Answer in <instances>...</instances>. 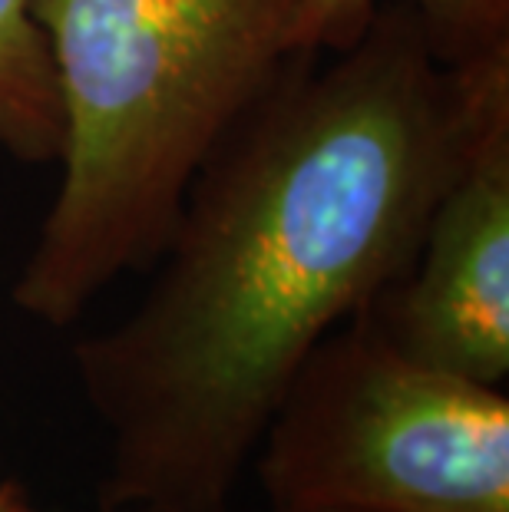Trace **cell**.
Instances as JSON below:
<instances>
[{
	"label": "cell",
	"instance_id": "cell-1",
	"mask_svg": "<svg viewBox=\"0 0 509 512\" xmlns=\"http://www.w3.org/2000/svg\"><path fill=\"white\" fill-rule=\"evenodd\" d=\"M509 53L450 67L407 7L298 53L182 199L143 301L73 344L106 430L100 512H232L321 337L414 261Z\"/></svg>",
	"mask_w": 509,
	"mask_h": 512
},
{
	"label": "cell",
	"instance_id": "cell-2",
	"mask_svg": "<svg viewBox=\"0 0 509 512\" xmlns=\"http://www.w3.org/2000/svg\"><path fill=\"white\" fill-rule=\"evenodd\" d=\"M301 0H30L60 100V185L10 288L67 328L169 242L192 179L288 63Z\"/></svg>",
	"mask_w": 509,
	"mask_h": 512
},
{
	"label": "cell",
	"instance_id": "cell-3",
	"mask_svg": "<svg viewBox=\"0 0 509 512\" xmlns=\"http://www.w3.org/2000/svg\"><path fill=\"white\" fill-rule=\"evenodd\" d=\"M252 463L272 512H509V400L354 314L291 377Z\"/></svg>",
	"mask_w": 509,
	"mask_h": 512
},
{
	"label": "cell",
	"instance_id": "cell-4",
	"mask_svg": "<svg viewBox=\"0 0 509 512\" xmlns=\"http://www.w3.org/2000/svg\"><path fill=\"white\" fill-rule=\"evenodd\" d=\"M414 361L500 387L509 374V80L493 86L410 268L364 311Z\"/></svg>",
	"mask_w": 509,
	"mask_h": 512
},
{
	"label": "cell",
	"instance_id": "cell-5",
	"mask_svg": "<svg viewBox=\"0 0 509 512\" xmlns=\"http://www.w3.org/2000/svg\"><path fill=\"white\" fill-rule=\"evenodd\" d=\"M381 7H407L450 67L509 53V0H301L291 50L321 57L348 47Z\"/></svg>",
	"mask_w": 509,
	"mask_h": 512
},
{
	"label": "cell",
	"instance_id": "cell-6",
	"mask_svg": "<svg viewBox=\"0 0 509 512\" xmlns=\"http://www.w3.org/2000/svg\"><path fill=\"white\" fill-rule=\"evenodd\" d=\"M60 100L30 0H0V149L30 166L60 159Z\"/></svg>",
	"mask_w": 509,
	"mask_h": 512
},
{
	"label": "cell",
	"instance_id": "cell-7",
	"mask_svg": "<svg viewBox=\"0 0 509 512\" xmlns=\"http://www.w3.org/2000/svg\"><path fill=\"white\" fill-rule=\"evenodd\" d=\"M0 512H37L24 483H17V479L0 483Z\"/></svg>",
	"mask_w": 509,
	"mask_h": 512
}]
</instances>
